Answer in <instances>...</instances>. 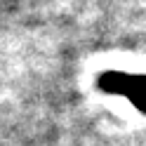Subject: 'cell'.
I'll use <instances>...</instances> for the list:
<instances>
[{
  "label": "cell",
  "mask_w": 146,
  "mask_h": 146,
  "mask_svg": "<svg viewBox=\"0 0 146 146\" xmlns=\"http://www.w3.org/2000/svg\"><path fill=\"white\" fill-rule=\"evenodd\" d=\"M102 87L108 90V92L127 94L141 111H146V78H130V76H120V73H108V76L102 78Z\"/></svg>",
  "instance_id": "cell-1"
}]
</instances>
